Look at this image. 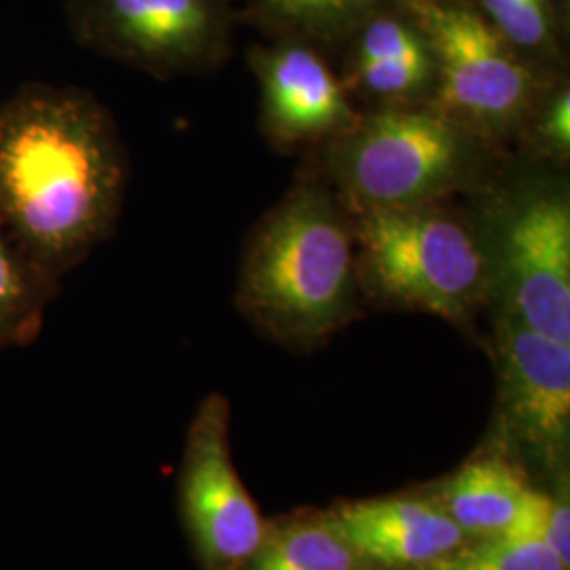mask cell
<instances>
[{
	"instance_id": "obj_1",
	"label": "cell",
	"mask_w": 570,
	"mask_h": 570,
	"mask_svg": "<svg viewBox=\"0 0 570 570\" xmlns=\"http://www.w3.org/2000/svg\"><path fill=\"white\" fill-rule=\"evenodd\" d=\"M127 178L117 122L94 94L30 82L0 104V228L51 279L115 233Z\"/></svg>"
},
{
	"instance_id": "obj_2",
	"label": "cell",
	"mask_w": 570,
	"mask_h": 570,
	"mask_svg": "<svg viewBox=\"0 0 570 570\" xmlns=\"http://www.w3.org/2000/svg\"><path fill=\"white\" fill-rule=\"evenodd\" d=\"M353 216L322 180H301L254 226L235 303L292 351L326 346L360 317Z\"/></svg>"
},
{
	"instance_id": "obj_3",
	"label": "cell",
	"mask_w": 570,
	"mask_h": 570,
	"mask_svg": "<svg viewBox=\"0 0 570 570\" xmlns=\"http://www.w3.org/2000/svg\"><path fill=\"white\" fill-rule=\"evenodd\" d=\"M511 161V159H510ZM492 313L570 345V186L564 169L522 155L471 190Z\"/></svg>"
},
{
	"instance_id": "obj_4",
	"label": "cell",
	"mask_w": 570,
	"mask_h": 570,
	"mask_svg": "<svg viewBox=\"0 0 570 570\" xmlns=\"http://www.w3.org/2000/svg\"><path fill=\"white\" fill-rule=\"evenodd\" d=\"M322 176L351 216L444 204L489 176L501 150L431 104L366 110L345 136L315 150Z\"/></svg>"
},
{
	"instance_id": "obj_5",
	"label": "cell",
	"mask_w": 570,
	"mask_h": 570,
	"mask_svg": "<svg viewBox=\"0 0 570 570\" xmlns=\"http://www.w3.org/2000/svg\"><path fill=\"white\" fill-rule=\"evenodd\" d=\"M357 282L372 305L428 313L471 332L489 308V268L469 223L444 204L353 216Z\"/></svg>"
},
{
	"instance_id": "obj_6",
	"label": "cell",
	"mask_w": 570,
	"mask_h": 570,
	"mask_svg": "<svg viewBox=\"0 0 570 570\" xmlns=\"http://www.w3.org/2000/svg\"><path fill=\"white\" fill-rule=\"evenodd\" d=\"M423 26L438 61L431 106L503 150L515 144L539 91L560 72L520 56L468 0H400Z\"/></svg>"
},
{
	"instance_id": "obj_7",
	"label": "cell",
	"mask_w": 570,
	"mask_h": 570,
	"mask_svg": "<svg viewBox=\"0 0 570 570\" xmlns=\"http://www.w3.org/2000/svg\"><path fill=\"white\" fill-rule=\"evenodd\" d=\"M82 49L155 79L202 77L233 53V0H66Z\"/></svg>"
},
{
	"instance_id": "obj_8",
	"label": "cell",
	"mask_w": 570,
	"mask_h": 570,
	"mask_svg": "<svg viewBox=\"0 0 570 570\" xmlns=\"http://www.w3.org/2000/svg\"><path fill=\"white\" fill-rule=\"evenodd\" d=\"M178 505L199 570L244 569L265 537L266 520L233 461L230 404L223 393L205 395L190 419Z\"/></svg>"
},
{
	"instance_id": "obj_9",
	"label": "cell",
	"mask_w": 570,
	"mask_h": 570,
	"mask_svg": "<svg viewBox=\"0 0 570 570\" xmlns=\"http://www.w3.org/2000/svg\"><path fill=\"white\" fill-rule=\"evenodd\" d=\"M490 353L497 374L492 423L520 456L551 473L569 465L570 345L494 313Z\"/></svg>"
},
{
	"instance_id": "obj_10",
	"label": "cell",
	"mask_w": 570,
	"mask_h": 570,
	"mask_svg": "<svg viewBox=\"0 0 570 570\" xmlns=\"http://www.w3.org/2000/svg\"><path fill=\"white\" fill-rule=\"evenodd\" d=\"M247 63L261 87V131L275 150H317L345 136L364 115L326 53L308 42L252 45Z\"/></svg>"
},
{
	"instance_id": "obj_11",
	"label": "cell",
	"mask_w": 570,
	"mask_h": 570,
	"mask_svg": "<svg viewBox=\"0 0 570 570\" xmlns=\"http://www.w3.org/2000/svg\"><path fill=\"white\" fill-rule=\"evenodd\" d=\"M428 489L469 541L505 534L541 539L548 490L532 487L520 452L494 423L461 468Z\"/></svg>"
},
{
	"instance_id": "obj_12",
	"label": "cell",
	"mask_w": 570,
	"mask_h": 570,
	"mask_svg": "<svg viewBox=\"0 0 570 570\" xmlns=\"http://www.w3.org/2000/svg\"><path fill=\"white\" fill-rule=\"evenodd\" d=\"M341 79L366 110L431 104L438 61L423 26L397 0L367 16L338 47ZM364 110V112H366Z\"/></svg>"
},
{
	"instance_id": "obj_13",
	"label": "cell",
	"mask_w": 570,
	"mask_h": 570,
	"mask_svg": "<svg viewBox=\"0 0 570 570\" xmlns=\"http://www.w3.org/2000/svg\"><path fill=\"white\" fill-rule=\"evenodd\" d=\"M332 510L376 570H428L469 541L429 489L338 501Z\"/></svg>"
},
{
	"instance_id": "obj_14",
	"label": "cell",
	"mask_w": 570,
	"mask_h": 570,
	"mask_svg": "<svg viewBox=\"0 0 570 570\" xmlns=\"http://www.w3.org/2000/svg\"><path fill=\"white\" fill-rule=\"evenodd\" d=\"M242 570H376L336 513L298 510L266 520L265 537Z\"/></svg>"
},
{
	"instance_id": "obj_15",
	"label": "cell",
	"mask_w": 570,
	"mask_h": 570,
	"mask_svg": "<svg viewBox=\"0 0 570 570\" xmlns=\"http://www.w3.org/2000/svg\"><path fill=\"white\" fill-rule=\"evenodd\" d=\"M397 0H233L237 21L266 39H296L338 51L346 37L374 11Z\"/></svg>"
},
{
	"instance_id": "obj_16",
	"label": "cell",
	"mask_w": 570,
	"mask_h": 570,
	"mask_svg": "<svg viewBox=\"0 0 570 570\" xmlns=\"http://www.w3.org/2000/svg\"><path fill=\"white\" fill-rule=\"evenodd\" d=\"M511 47L534 66L564 72L567 16L562 0H468Z\"/></svg>"
},
{
	"instance_id": "obj_17",
	"label": "cell",
	"mask_w": 570,
	"mask_h": 570,
	"mask_svg": "<svg viewBox=\"0 0 570 570\" xmlns=\"http://www.w3.org/2000/svg\"><path fill=\"white\" fill-rule=\"evenodd\" d=\"M56 289L58 282L0 228V351L37 341Z\"/></svg>"
},
{
	"instance_id": "obj_18",
	"label": "cell",
	"mask_w": 570,
	"mask_h": 570,
	"mask_svg": "<svg viewBox=\"0 0 570 570\" xmlns=\"http://www.w3.org/2000/svg\"><path fill=\"white\" fill-rule=\"evenodd\" d=\"M515 144L522 155L553 169H567L570 161V85L567 72L551 77L539 91Z\"/></svg>"
},
{
	"instance_id": "obj_19",
	"label": "cell",
	"mask_w": 570,
	"mask_h": 570,
	"mask_svg": "<svg viewBox=\"0 0 570 570\" xmlns=\"http://www.w3.org/2000/svg\"><path fill=\"white\" fill-rule=\"evenodd\" d=\"M428 570H570V564L541 539L505 534L468 541Z\"/></svg>"
},
{
	"instance_id": "obj_20",
	"label": "cell",
	"mask_w": 570,
	"mask_h": 570,
	"mask_svg": "<svg viewBox=\"0 0 570 570\" xmlns=\"http://www.w3.org/2000/svg\"><path fill=\"white\" fill-rule=\"evenodd\" d=\"M541 539L570 564V482L569 465L553 471V484L548 490V508Z\"/></svg>"
}]
</instances>
